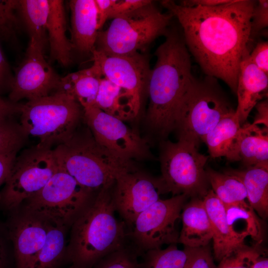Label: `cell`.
Instances as JSON below:
<instances>
[{
  "instance_id": "cell-1",
  "label": "cell",
  "mask_w": 268,
  "mask_h": 268,
  "mask_svg": "<svg viewBox=\"0 0 268 268\" xmlns=\"http://www.w3.org/2000/svg\"><path fill=\"white\" fill-rule=\"evenodd\" d=\"M256 2L232 0L217 6L187 7L170 0L161 2L178 19L188 51L202 70L223 80L235 93L241 61L250 52L251 19Z\"/></svg>"
},
{
  "instance_id": "cell-2",
  "label": "cell",
  "mask_w": 268,
  "mask_h": 268,
  "mask_svg": "<svg viewBox=\"0 0 268 268\" xmlns=\"http://www.w3.org/2000/svg\"><path fill=\"white\" fill-rule=\"evenodd\" d=\"M156 49V61L146 87L149 98L146 120L161 141L173 131L174 115L181 98L195 79L190 52L183 37L168 30Z\"/></svg>"
},
{
  "instance_id": "cell-3",
  "label": "cell",
  "mask_w": 268,
  "mask_h": 268,
  "mask_svg": "<svg viewBox=\"0 0 268 268\" xmlns=\"http://www.w3.org/2000/svg\"><path fill=\"white\" fill-rule=\"evenodd\" d=\"M113 186L96 192L70 226L67 257L74 268H92L126 246L128 230L125 222L116 217Z\"/></svg>"
},
{
  "instance_id": "cell-4",
  "label": "cell",
  "mask_w": 268,
  "mask_h": 268,
  "mask_svg": "<svg viewBox=\"0 0 268 268\" xmlns=\"http://www.w3.org/2000/svg\"><path fill=\"white\" fill-rule=\"evenodd\" d=\"M53 152L59 167L94 193L113 186L121 174L135 170L132 161L116 156L98 143L88 128L83 132L77 128Z\"/></svg>"
},
{
  "instance_id": "cell-5",
  "label": "cell",
  "mask_w": 268,
  "mask_h": 268,
  "mask_svg": "<svg viewBox=\"0 0 268 268\" xmlns=\"http://www.w3.org/2000/svg\"><path fill=\"white\" fill-rule=\"evenodd\" d=\"M233 110L216 78L209 76L201 80L195 78L176 107L173 130L178 140L198 147L220 120Z\"/></svg>"
},
{
  "instance_id": "cell-6",
  "label": "cell",
  "mask_w": 268,
  "mask_h": 268,
  "mask_svg": "<svg viewBox=\"0 0 268 268\" xmlns=\"http://www.w3.org/2000/svg\"><path fill=\"white\" fill-rule=\"evenodd\" d=\"M19 124L27 137L39 139L37 146L52 149L67 140L77 129L83 108L61 91L21 104Z\"/></svg>"
},
{
  "instance_id": "cell-7",
  "label": "cell",
  "mask_w": 268,
  "mask_h": 268,
  "mask_svg": "<svg viewBox=\"0 0 268 268\" xmlns=\"http://www.w3.org/2000/svg\"><path fill=\"white\" fill-rule=\"evenodd\" d=\"M172 17L169 13L161 12L152 1L113 19L106 30L98 31L95 49L109 55L138 53L166 34Z\"/></svg>"
},
{
  "instance_id": "cell-8",
  "label": "cell",
  "mask_w": 268,
  "mask_h": 268,
  "mask_svg": "<svg viewBox=\"0 0 268 268\" xmlns=\"http://www.w3.org/2000/svg\"><path fill=\"white\" fill-rule=\"evenodd\" d=\"M160 145L159 178L165 193L203 198L209 190L205 169L208 157L200 153L196 144L184 140H164Z\"/></svg>"
},
{
  "instance_id": "cell-9",
  "label": "cell",
  "mask_w": 268,
  "mask_h": 268,
  "mask_svg": "<svg viewBox=\"0 0 268 268\" xmlns=\"http://www.w3.org/2000/svg\"><path fill=\"white\" fill-rule=\"evenodd\" d=\"M96 193L58 167L43 188L20 208L69 227Z\"/></svg>"
},
{
  "instance_id": "cell-10",
  "label": "cell",
  "mask_w": 268,
  "mask_h": 268,
  "mask_svg": "<svg viewBox=\"0 0 268 268\" xmlns=\"http://www.w3.org/2000/svg\"><path fill=\"white\" fill-rule=\"evenodd\" d=\"M58 168L53 149L37 145L16 157L0 194L1 206L9 212L40 191Z\"/></svg>"
},
{
  "instance_id": "cell-11",
  "label": "cell",
  "mask_w": 268,
  "mask_h": 268,
  "mask_svg": "<svg viewBox=\"0 0 268 268\" xmlns=\"http://www.w3.org/2000/svg\"><path fill=\"white\" fill-rule=\"evenodd\" d=\"M187 197L182 194L160 199L136 217L129 227L128 237L139 254L178 243L176 224Z\"/></svg>"
},
{
  "instance_id": "cell-12",
  "label": "cell",
  "mask_w": 268,
  "mask_h": 268,
  "mask_svg": "<svg viewBox=\"0 0 268 268\" xmlns=\"http://www.w3.org/2000/svg\"><path fill=\"white\" fill-rule=\"evenodd\" d=\"M82 118L95 140L116 156L128 161L151 157L145 140L123 121L94 105L83 108Z\"/></svg>"
},
{
  "instance_id": "cell-13",
  "label": "cell",
  "mask_w": 268,
  "mask_h": 268,
  "mask_svg": "<svg viewBox=\"0 0 268 268\" xmlns=\"http://www.w3.org/2000/svg\"><path fill=\"white\" fill-rule=\"evenodd\" d=\"M44 49L30 39L25 56L16 69L9 91V100L18 103L52 94L59 88L61 77L48 63Z\"/></svg>"
},
{
  "instance_id": "cell-14",
  "label": "cell",
  "mask_w": 268,
  "mask_h": 268,
  "mask_svg": "<svg viewBox=\"0 0 268 268\" xmlns=\"http://www.w3.org/2000/svg\"><path fill=\"white\" fill-rule=\"evenodd\" d=\"M165 194L160 178L134 170L124 172L116 179L112 197L116 211L130 227L136 217Z\"/></svg>"
},
{
  "instance_id": "cell-15",
  "label": "cell",
  "mask_w": 268,
  "mask_h": 268,
  "mask_svg": "<svg viewBox=\"0 0 268 268\" xmlns=\"http://www.w3.org/2000/svg\"><path fill=\"white\" fill-rule=\"evenodd\" d=\"M93 64L102 77L127 91L139 112L142 93L146 89L151 71L148 58L139 52L125 56L109 55L95 49Z\"/></svg>"
},
{
  "instance_id": "cell-16",
  "label": "cell",
  "mask_w": 268,
  "mask_h": 268,
  "mask_svg": "<svg viewBox=\"0 0 268 268\" xmlns=\"http://www.w3.org/2000/svg\"><path fill=\"white\" fill-rule=\"evenodd\" d=\"M49 224V220L20 207L10 212L5 226L15 268H29L45 243Z\"/></svg>"
},
{
  "instance_id": "cell-17",
  "label": "cell",
  "mask_w": 268,
  "mask_h": 268,
  "mask_svg": "<svg viewBox=\"0 0 268 268\" xmlns=\"http://www.w3.org/2000/svg\"><path fill=\"white\" fill-rule=\"evenodd\" d=\"M249 54L241 61L236 93L238 105L235 111L241 125L256 105L268 95V74L252 63Z\"/></svg>"
},
{
  "instance_id": "cell-18",
  "label": "cell",
  "mask_w": 268,
  "mask_h": 268,
  "mask_svg": "<svg viewBox=\"0 0 268 268\" xmlns=\"http://www.w3.org/2000/svg\"><path fill=\"white\" fill-rule=\"evenodd\" d=\"M202 201L211 223L214 258L220 261L233 251L246 246L245 239L231 230L227 221L225 206L212 189L208 191Z\"/></svg>"
},
{
  "instance_id": "cell-19",
  "label": "cell",
  "mask_w": 268,
  "mask_h": 268,
  "mask_svg": "<svg viewBox=\"0 0 268 268\" xmlns=\"http://www.w3.org/2000/svg\"><path fill=\"white\" fill-rule=\"evenodd\" d=\"M69 7L73 50L81 54L92 53L98 33L94 0H71Z\"/></svg>"
},
{
  "instance_id": "cell-20",
  "label": "cell",
  "mask_w": 268,
  "mask_h": 268,
  "mask_svg": "<svg viewBox=\"0 0 268 268\" xmlns=\"http://www.w3.org/2000/svg\"><path fill=\"white\" fill-rule=\"evenodd\" d=\"M229 160L241 161L245 167L268 164V128L246 122L242 125Z\"/></svg>"
},
{
  "instance_id": "cell-21",
  "label": "cell",
  "mask_w": 268,
  "mask_h": 268,
  "mask_svg": "<svg viewBox=\"0 0 268 268\" xmlns=\"http://www.w3.org/2000/svg\"><path fill=\"white\" fill-rule=\"evenodd\" d=\"M183 209L182 227L178 243L191 248L207 245L212 239L213 234L202 199L195 198L190 202L185 204Z\"/></svg>"
},
{
  "instance_id": "cell-22",
  "label": "cell",
  "mask_w": 268,
  "mask_h": 268,
  "mask_svg": "<svg viewBox=\"0 0 268 268\" xmlns=\"http://www.w3.org/2000/svg\"><path fill=\"white\" fill-rule=\"evenodd\" d=\"M49 5L46 30L50 60L67 67L72 61L73 48L67 36V19L64 1L49 0Z\"/></svg>"
},
{
  "instance_id": "cell-23",
  "label": "cell",
  "mask_w": 268,
  "mask_h": 268,
  "mask_svg": "<svg viewBox=\"0 0 268 268\" xmlns=\"http://www.w3.org/2000/svg\"><path fill=\"white\" fill-rule=\"evenodd\" d=\"M225 173L243 183L249 203L263 218L268 215V164H259L242 170L230 169Z\"/></svg>"
},
{
  "instance_id": "cell-24",
  "label": "cell",
  "mask_w": 268,
  "mask_h": 268,
  "mask_svg": "<svg viewBox=\"0 0 268 268\" xmlns=\"http://www.w3.org/2000/svg\"><path fill=\"white\" fill-rule=\"evenodd\" d=\"M102 77L95 64L87 68L61 77L58 89L70 96L83 108L94 105L100 81Z\"/></svg>"
},
{
  "instance_id": "cell-25",
  "label": "cell",
  "mask_w": 268,
  "mask_h": 268,
  "mask_svg": "<svg viewBox=\"0 0 268 268\" xmlns=\"http://www.w3.org/2000/svg\"><path fill=\"white\" fill-rule=\"evenodd\" d=\"M94 106L123 121L135 118L139 113L132 95L104 77L100 81Z\"/></svg>"
},
{
  "instance_id": "cell-26",
  "label": "cell",
  "mask_w": 268,
  "mask_h": 268,
  "mask_svg": "<svg viewBox=\"0 0 268 268\" xmlns=\"http://www.w3.org/2000/svg\"><path fill=\"white\" fill-rule=\"evenodd\" d=\"M235 110L222 117L202 139L212 158L222 156L229 159L241 130Z\"/></svg>"
},
{
  "instance_id": "cell-27",
  "label": "cell",
  "mask_w": 268,
  "mask_h": 268,
  "mask_svg": "<svg viewBox=\"0 0 268 268\" xmlns=\"http://www.w3.org/2000/svg\"><path fill=\"white\" fill-rule=\"evenodd\" d=\"M67 226L50 220L45 243L29 268H60L67 262Z\"/></svg>"
},
{
  "instance_id": "cell-28",
  "label": "cell",
  "mask_w": 268,
  "mask_h": 268,
  "mask_svg": "<svg viewBox=\"0 0 268 268\" xmlns=\"http://www.w3.org/2000/svg\"><path fill=\"white\" fill-rule=\"evenodd\" d=\"M50 10L49 0H18L17 12L30 39L44 49L48 43L46 25Z\"/></svg>"
},
{
  "instance_id": "cell-29",
  "label": "cell",
  "mask_w": 268,
  "mask_h": 268,
  "mask_svg": "<svg viewBox=\"0 0 268 268\" xmlns=\"http://www.w3.org/2000/svg\"><path fill=\"white\" fill-rule=\"evenodd\" d=\"M225 208L228 224L235 234L244 239L250 237L257 244L262 242L264 230L262 222L249 203Z\"/></svg>"
},
{
  "instance_id": "cell-30",
  "label": "cell",
  "mask_w": 268,
  "mask_h": 268,
  "mask_svg": "<svg viewBox=\"0 0 268 268\" xmlns=\"http://www.w3.org/2000/svg\"><path fill=\"white\" fill-rule=\"evenodd\" d=\"M206 173L212 190L225 207L249 203L245 188L238 178L210 168L206 169Z\"/></svg>"
},
{
  "instance_id": "cell-31",
  "label": "cell",
  "mask_w": 268,
  "mask_h": 268,
  "mask_svg": "<svg viewBox=\"0 0 268 268\" xmlns=\"http://www.w3.org/2000/svg\"><path fill=\"white\" fill-rule=\"evenodd\" d=\"M191 247L179 249L175 244L164 249H156L145 252L140 268H185L191 251Z\"/></svg>"
},
{
  "instance_id": "cell-32",
  "label": "cell",
  "mask_w": 268,
  "mask_h": 268,
  "mask_svg": "<svg viewBox=\"0 0 268 268\" xmlns=\"http://www.w3.org/2000/svg\"><path fill=\"white\" fill-rule=\"evenodd\" d=\"M27 138L19 123L15 122L12 118L0 122V153L18 151Z\"/></svg>"
},
{
  "instance_id": "cell-33",
  "label": "cell",
  "mask_w": 268,
  "mask_h": 268,
  "mask_svg": "<svg viewBox=\"0 0 268 268\" xmlns=\"http://www.w3.org/2000/svg\"><path fill=\"white\" fill-rule=\"evenodd\" d=\"M18 0H0V37L13 39L19 29L21 22L17 7Z\"/></svg>"
},
{
  "instance_id": "cell-34",
  "label": "cell",
  "mask_w": 268,
  "mask_h": 268,
  "mask_svg": "<svg viewBox=\"0 0 268 268\" xmlns=\"http://www.w3.org/2000/svg\"><path fill=\"white\" fill-rule=\"evenodd\" d=\"M138 252L126 245L102 258L94 268H140L138 261Z\"/></svg>"
},
{
  "instance_id": "cell-35",
  "label": "cell",
  "mask_w": 268,
  "mask_h": 268,
  "mask_svg": "<svg viewBox=\"0 0 268 268\" xmlns=\"http://www.w3.org/2000/svg\"><path fill=\"white\" fill-rule=\"evenodd\" d=\"M261 253L256 247L246 245L224 257L217 268H253Z\"/></svg>"
},
{
  "instance_id": "cell-36",
  "label": "cell",
  "mask_w": 268,
  "mask_h": 268,
  "mask_svg": "<svg viewBox=\"0 0 268 268\" xmlns=\"http://www.w3.org/2000/svg\"><path fill=\"white\" fill-rule=\"evenodd\" d=\"M185 268H217L207 245L192 248Z\"/></svg>"
},
{
  "instance_id": "cell-37",
  "label": "cell",
  "mask_w": 268,
  "mask_h": 268,
  "mask_svg": "<svg viewBox=\"0 0 268 268\" xmlns=\"http://www.w3.org/2000/svg\"><path fill=\"white\" fill-rule=\"evenodd\" d=\"M268 26V0H259L256 2L251 19V36L258 34Z\"/></svg>"
},
{
  "instance_id": "cell-38",
  "label": "cell",
  "mask_w": 268,
  "mask_h": 268,
  "mask_svg": "<svg viewBox=\"0 0 268 268\" xmlns=\"http://www.w3.org/2000/svg\"><path fill=\"white\" fill-rule=\"evenodd\" d=\"M152 1L149 0H117L111 10L108 19H113L129 14Z\"/></svg>"
},
{
  "instance_id": "cell-39",
  "label": "cell",
  "mask_w": 268,
  "mask_h": 268,
  "mask_svg": "<svg viewBox=\"0 0 268 268\" xmlns=\"http://www.w3.org/2000/svg\"><path fill=\"white\" fill-rule=\"evenodd\" d=\"M250 58L257 67L268 74V42L261 41L249 54Z\"/></svg>"
},
{
  "instance_id": "cell-40",
  "label": "cell",
  "mask_w": 268,
  "mask_h": 268,
  "mask_svg": "<svg viewBox=\"0 0 268 268\" xmlns=\"http://www.w3.org/2000/svg\"><path fill=\"white\" fill-rule=\"evenodd\" d=\"M11 242L5 225L0 223V268H9L11 262Z\"/></svg>"
},
{
  "instance_id": "cell-41",
  "label": "cell",
  "mask_w": 268,
  "mask_h": 268,
  "mask_svg": "<svg viewBox=\"0 0 268 268\" xmlns=\"http://www.w3.org/2000/svg\"><path fill=\"white\" fill-rule=\"evenodd\" d=\"M13 79L9 65L6 61L0 47V95L9 91Z\"/></svg>"
},
{
  "instance_id": "cell-42",
  "label": "cell",
  "mask_w": 268,
  "mask_h": 268,
  "mask_svg": "<svg viewBox=\"0 0 268 268\" xmlns=\"http://www.w3.org/2000/svg\"><path fill=\"white\" fill-rule=\"evenodd\" d=\"M116 1L117 0H94L98 30L108 19L111 10Z\"/></svg>"
},
{
  "instance_id": "cell-43",
  "label": "cell",
  "mask_w": 268,
  "mask_h": 268,
  "mask_svg": "<svg viewBox=\"0 0 268 268\" xmlns=\"http://www.w3.org/2000/svg\"><path fill=\"white\" fill-rule=\"evenodd\" d=\"M17 151L0 153V187L5 183L16 158Z\"/></svg>"
},
{
  "instance_id": "cell-44",
  "label": "cell",
  "mask_w": 268,
  "mask_h": 268,
  "mask_svg": "<svg viewBox=\"0 0 268 268\" xmlns=\"http://www.w3.org/2000/svg\"><path fill=\"white\" fill-rule=\"evenodd\" d=\"M20 106L21 104L12 102L0 96V122L19 114Z\"/></svg>"
},
{
  "instance_id": "cell-45",
  "label": "cell",
  "mask_w": 268,
  "mask_h": 268,
  "mask_svg": "<svg viewBox=\"0 0 268 268\" xmlns=\"http://www.w3.org/2000/svg\"><path fill=\"white\" fill-rule=\"evenodd\" d=\"M257 113L253 125L263 124L265 127L268 128V100L259 102L255 106Z\"/></svg>"
},
{
  "instance_id": "cell-46",
  "label": "cell",
  "mask_w": 268,
  "mask_h": 268,
  "mask_svg": "<svg viewBox=\"0 0 268 268\" xmlns=\"http://www.w3.org/2000/svg\"><path fill=\"white\" fill-rule=\"evenodd\" d=\"M232 0H184L179 4L187 7L196 6H213L224 4L231 2Z\"/></svg>"
},
{
  "instance_id": "cell-47",
  "label": "cell",
  "mask_w": 268,
  "mask_h": 268,
  "mask_svg": "<svg viewBox=\"0 0 268 268\" xmlns=\"http://www.w3.org/2000/svg\"><path fill=\"white\" fill-rule=\"evenodd\" d=\"M262 252L257 258L253 268H268V259Z\"/></svg>"
},
{
  "instance_id": "cell-48",
  "label": "cell",
  "mask_w": 268,
  "mask_h": 268,
  "mask_svg": "<svg viewBox=\"0 0 268 268\" xmlns=\"http://www.w3.org/2000/svg\"><path fill=\"white\" fill-rule=\"evenodd\" d=\"M69 268H74L72 266Z\"/></svg>"
}]
</instances>
